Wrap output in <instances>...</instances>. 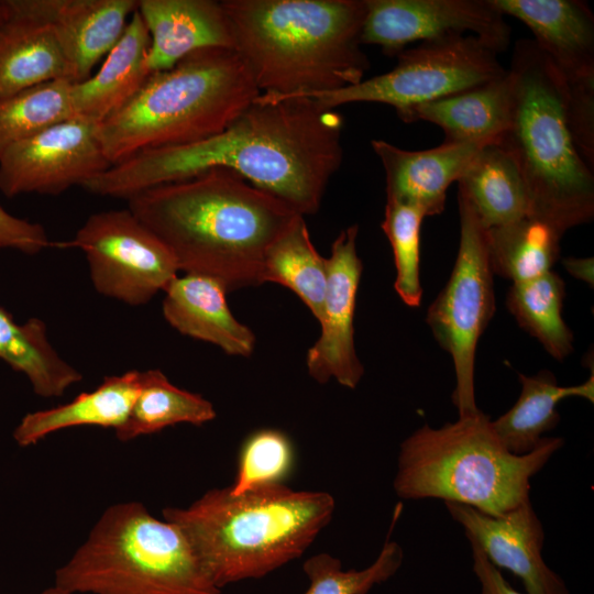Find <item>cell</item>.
Here are the masks:
<instances>
[{
    "label": "cell",
    "instance_id": "9c48e42d",
    "mask_svg": "<svg viewBox=\"0 0 594 594\" xmlns=\"http://www.w3.org/2000/svg\"><path fill=\"white\" fill-rule=\"evenodd\" d=\"M497 53L473 35L451 34L399 52L395 67L334 91L309 97L329 109L353 102L392 106L402 119L414 107L504 76Z\"/></svg>",
    "mask_w": 594,
    "mask_h": 594
},
{
    "label": "cell",
    "instance_id": "30bf717a",
    "mask_svg": "<svg viewBox=\"0 0 594 594\" xmlns=\"http://www.w3.org/2000/svg\"><path fill=\"white\" fill-rule=\"evenodd\" d=\"M458 204L460 242L455 263L446 286L430 304L426 322L438 344L452 358V402L459 416H468L480 410L474 383L476 348L495 314V295L486 229L459 191Z\"/></svg>",
    "mask_w": 594,
    "mask_h": 594
},
{
    "label": "cell",
    "instance_id": "d4e9b609",
    "mask_svg": "<svg viewBox=\"0 0 594 594\" xmlns=\"http://www.w3.org/2000/svg\"><path fill=\"white\" fill-rule=\"evenodd\" d=\"M458 186L486 229L530 216L529 195L520 170L498 143L477 151Z\"/></svg>",
    "mask_w": 594,
    "mask_h": 594
},
{
    "label": "cell",
    "instance_id": "74e56055",
    "mask_svg": "<svg viewBox=\"0 0 594 594\" xmlns=\"http://www.w3.org/2000/svg\"><path fill=\"white\" fill-rule=\"evenodd\" d=\"M562 265L574 278L580 279L591 287L594 285V261L593 257H565Z\"/></svg>",
    "mask_w": 594,
    "mask_h": 594
},
{
    "label": "cell",
    "instance_id": "83f0119b",
    "mask_svg": "<svg viewBox=\"0 0 594 594\" xmlns=\"http://www.w3.org/2000/svg\"><path fill=\"white\" fill-rule=\"evenodd\" d=\"M485 235L493 274L513 283L530 280L552 271L560 257L563 237L531 216L488 228Z\"/></svg>",
    "mask_w": 594,
    "mask_h": 594
},
{
    "label": "cell",
    "instance_id": "f1b7e54d",
    "mask_svg": "<svg viewBox=\"0 0 594 594\" xmlns=\"http://www.w3.org/2000/svg\"><path fill=\"white\" fill-rule=\"evenodd\" d=\"M327 274V258L314 246L305 217L297 215L268 248L261 270V284L271 282L289 288L319 321Z\"/></svg>",
    "mask_w": 594,
    "mask_h": 594
},
{
    "label": "cell",
    "instance_id": "ffe728a7",
    "mask_svg": "<svg viewBox=\"0 0 594 594\" xmlns=\"http://www.w3.org/2000/svg\"><path fill=\"white\" fill-rule=\"evenodd\" d=\"M163 316L179 333L212 343L230 355L250 356L253 331L232 315L227 290L216 279L185 274L165 288Z\"/></svg>",
    "mask_w": 594,
    "mask_h": 594
},
{
    "label": "cell",
    "instance_id": "ac0fdd59",
    "mask_svg": "<svg viewBox=\"0 0 594 594\" xmlns=\"http://www.w3.org/2000/svg\"><path fill=\"white\" fill-rule=\"evenodd\" d=\"M371 146L384 168L386 200L417 206L426 217H433L444 210L449 187L484 145L443 142L429 150L408 151L372 140Z\"/></svg>",
    "mask_w": 594,
    "mask_h": 594
},
{
    "label": "cell",
    "instance_id": "7402d4cb",
    "mask_svg": "<svg viewBox=\"0 0 594 594\" xmlns=\"http://www.w3.org/2000/svg\"><path fill=\"white\" fill-rule=\"evenodd\" d=\"M513 107L508 69L497 79L410 109L400 120L427 121L440 127L448 143L486 145L506 132Z\"/></svg>",
    "mask_w": 594,
    "mask_h": 594
},
{
    "label": "cell",
    "instance_id": "5bb4252c",
    "mask_svg": "<svg viewBox=\"0 0 594 594\" xmlns=\"http://www.w3.org/2000/svg\"><path fill=\"white\" fill-rule=\"evenodd\" d=\"M504 14L522 22L552 63L568 91L571 119L594 123V14L580 0H492Z\"/></svg>",
    "mask_w": 594,
    "mask_h": 594
},
{
    "label": "cell",
    "instance_id": "3957f363",
    "mask_svg": "<svg viewBox=\"0 0 594 594\" xmlns=\"http://www.w3.org/2000/svg\"><path fill=\"white\" fill-rule=\"evenodd\" d=\"M233 50L261 94L308 96L354 86L370 61L361 48L366 0H223Z\"/></svg>",
    "mask_w": 594,
    "mask_h": 594
},
{
    "label": "cell",
    "instance_id": "44dd1931",
    "mask_svg": "<svg viewBox=\"0 0 594 594\" xmlns=\"http://www.w3.org/2000/svg\"><path fill=\"white\" fill-rule=\"evenodd\" d=\"M0 24V100L53 80L76 84L74 67L52 26L7 0Z\"/></svg>",
    "mask_w": 594,
    "mask_h": 594
},
{
    "label": "cell",
    "instance_id": "7a4b0ae2",
    "mask_svg": "<svg viewBox=\"0 0 594 594\" xmlns=\"http://www.w3.org/2000/svg\"><path fill=\"white\" fill-rule=\"evenodd\" d=\"M128 209L172 252L179 271L227 293L261 284L268 248L299 215L227 168L143 190Z\"/></svg>",
    "mask_w": 594,
    "mask_h": 594
},
{
    "label": "cell",
    "instance_id": "836d02e7",
    "mask_svg": "<svg viewBox=\"0 0 594 594\" xmlns=\"http://www.w3.org/2000/svg\"><path fill=\"white\" fill-rule=\"evenodd\" d=\"M403 559L402 547L389 538L376 560L362 570H343L338 558L326 552L315 554L302 565L310 582L304 594H367L374 585L392 578Z\"/></svg>",
    "mask_w": 594,
    "mask_h": 594
},
{
    "label": "cell",
    "instance_id": "4316f807",
    "mask_svg": "<svg viewBox=\"0 0 594 594\" xmlns=\"http://www.w3.org/2000/svg\"><path fill=\"white\" fill-rule=\"evenodd\" d=\"M0 360L24 374L41 397H59L82 375L51 344L46 324L31 318L23 324L0 306Z\"/></svg>",
    "mask_w": 594,
    "mask_h": 594
},
{
    "label": "cell",
    "instance_id": "f35d334b",
    "mask_svg": "<svg viewBox=\"0 0 594 594\" xmlns=\"http://www.w3.org/2000/svg\"><path fill=\"white\" fill-rule=\"evenodd\" d=\"M40 594H74V593H70V592H68V591H66V590H64V588H62L59 586L54 585L52 587H48V588L44 590Z\"/></svg>",
    "mask_w": 594,
    "mask_h": 594
},
{
    "label": "cell",
    "instance_id": "e0dca14e",
    "mask_svg": "<svg viewBox=\"0 0 594 594\" xmlns=\"http://www.w3.org/2000/svg\"><path fill=\"white\" fill-rule=\"evenodd\" d=\"M25 12L47 22L74 67L76 82L113 48L139 0H15Z\"/></svg>",
    "mask_w": 594,
    "mask_h": 594
},
{
    "label": "cell",
    "instance_id": "52a82bcc",
    "mask_svg": "<svg viewBox=\"0 0 594 594\" xmlns=\"http://www.w3.org/2000/svg\"><path fill=\"white\" fill-rule=\"evenodd\" d=\"M563 444L543 437L534 451L513 454L481 410L440 428L426 424L400 444L394 491L402 499L438 498L499 517L529 499L531 477Z\"/></svg>",
    "mask_w": 594,
    "mask_h": 594
},
{
    "label": "cell",
    "instance_id": "d6a6232c",
    "mask_svg": "<svg viewBox=\"0 0 594 594\" xmlns=\"http://www.w3.org/2000/svg\"><path fill=\"white\" fill-rule=\"evenodd\" d=\"M425 218V212L417 206L386 200L381 228L393 250L395 292L409 307H419L422 297L420 231Z\"/></svg>",
    "mask_w": 594,
    "mask_h": 594
},
{
    "label": "cell",
    "instance_id": "6da1fadb",
    "mask_svg": "<svg viewBox=\"0 0 594 594\" xmlns=\"http://www.w3.org/2000/svg\"><path fill=\"white\" fill-rule=\"evenodd\" d=\"M342 130L341 114L312 98L261 94L222 132L189 144L141 151L82 188L128 200L148 188L221 167L305 217L317 212L342 164Z\"/></svg>",
    "mask_w": 594,
    "mask_h": 594
},
{
    "label": "cell",
    "instance_id": "603a6c76",
    "mask_svg": "<svg viewBox=\"0 0 594 594\" xmlns=\"http://www.w3.org/2000/svg\"><path fill=\"white\" fill-rule=\"evenodd\" d=\"M150 45V33L136 10L99 70L73 84L76 116L100 123L124 105L151 74L146 66Z\"/></svg>",
    "mask_w": 594,
    "mask_h": 594
},
{
    "label": "cell",
    "instance_id": "7c38bea8",
    "mask_svg": "<svg viewBox=\"0 0 594 594\" xmlns=\"http://www.w3.org/2000/svg\"><path fill=\"white\" fill-rule=\"evenodd\" d=\"M112 164L106 156L99 123L73 117L22 140L0 154V191L59 195L84 186Z\"/></svg>",
    "mask_w": 594,
    "mask_h": 594
},
{
    "label": "cell",
    "instance_id": "ab89813d",
    "mask_svg": "<svg viewBox=\"0 0 594 594\" xmlns=\"http://www.w3.org/2000/svg\"><path fill=\"white\" fill-rule=\"evenodd\" d=\"M9 8L7 0H0V24L8 18Z\"/></svg>",
    "mask_w": 594,
    "mask_h": 594
},
{
    "label": "cell",
    "instance_id": "8992f818",
    "mask_svg": "<svg viewBox=\"0 0 594 594\" xmlns=\"http://www.w3.org/2000/svg\"><path fill=\"white\" fill-rule=\"evenodd\" d=\"M260 95L233 48L195 51L151 73L99 123V139L112 165L144 150L194 143L226 130Z\"/></svg>",
    "mask_w": 594,
    "mask_h": 594
},
{
    "label": "cell",
    "instance_id": "8d00e7d4",
    "mask_svg": "<svg viewBox=\"0 0 594 594\" xmlns=\"http://www.w3.org/2000/svg\"><path fill=\"white\" fill-rule=\"evenodd\" d=\"M472 549L473 571L480 582V594H524L516 591L502 575L499 569L494 566L480 546L468 539ZM527 594V593H526Z\"/></svg>",
    "mask_w": 594,
    "mask_h": 594
},
{
    "label": "cell",
    "instance_id": "484cf974",
    "mask_svg": "<svg viewBox=\"0 0 594 594\" xmlns=\"http://www.w3.org/2000/svg\"><path fill=\"white\" fill-rule=\"evenodd\" d=\"M521 391L514 406L497 419L492 427L503 446L513 454L524 455L536 449L543 433L552 430L560 421L558 404L570 397L594 400V377L579 385L560 386L557 377L548 370L535 375L518 374Z\"/></svg>",
    "mask_w": 594,
    "mask_h": 594
},
{
    "label": "cell",
    "instance_id": "d590c367",
    "mask_svg": "<svg viewBox=\"0 0 594 594\" xmlns=\"http://www.w3.org/2000/svg\"><path fill=\"white\" fill-rule=\"evenodd\" d=\"M48 245L46 231L40 223L18 218L0 206V249L36 254Z\"/></svg>",
    "mask_w": 594,
    "mask_h": 594
},
{
    "label": "cell",
    "instance_id": "4fadbf2b",
    "mask_svg": "<svg viewBox=\"0 0 594 594\" xmlns=\"http://www.w3.org/2000/svg\"><path fill=\"white\" fill-rule=\"evenodd\" d=\"M451 34L477 37L499 54L512 29L492 0H366L361 43L397 55L415 42Z\"/></svg>",
    "mask_w": 594,
    "mask_h": 594
},
{
    "label": "cell",
    "instance_id": "5b68a950",
    "mask_svg": "<svg viewBox=\"0 0 594 594\" xmlns=\"http://www.w3.org/2000/svg\"><path fill=\"white\" fill-rule=\"evenodd\" d=\"M508 73L512 114L497 143L520 170L530 216L564 234L594 217V168L575 142L566 86L530 38L516 42Z\"/></svg>",
    "mask_w": 594,
    "mask_h": 594
},
{
    "label": "cell",
    "instance_id": "277c9868",
    "mask_svg": "<svg viewBox=\"0 0 594 594\" xmlns=\"http://www.w3.org/2000/svg\"><path fill=\"white\" fill-rule=\"evenodd\" d=\"M327 492L294 491L285 484L233 495L207 491L186 508L166 507L196 550L213 583L223 586L260 579L299 558L331 521Z\"/></svg>",
    "mask_w": 594,
    "mask_h": 594
},
{
    "label": "cell",
    "instance_id": "2e32d148",
    "mask_svg": "<svg viewBox=\"0 0 594 594\" xmlns=\"http://www.w3.org/2000/svg\"><path fill=\"white\" fill-rule=\"evenodd\" d=\"M444 504L465 537L480 546L494 566L517 576L527 594H570L563 579L542 558L544 531L530 498L499 517L459 503Z\"/></svg>",
    "mask_w": 594,
    "mask_h": 594
},
{
    "label": "cell",
    "instance_id": "8fae6325",
    "mask_svg": "<svg viewBox=\"0 0 594 594\" xmlns=\"http://www.w3.org/2000/svg\"><path fill=\"white\" fill-rule=\"evenodd\" d=\"M70 245L85 253L95 289L130 306L147 304L179 271L167 246L128 208L91 215Z\"/></svg>",
    "mask_w": 594,
    "mask_h": 594
},
{
    "label": "cell",
    "instance_id": "d6986e66",
    "mask_svg": "<svg viewBox=\"0 0 594 594\" xmlns=\"http://www.w3.org/2000/svg\"><path fill=\"white\" fill-rule=\"evenodd\" d=\"M138 11L151 37L150 73L168 70L195 51L234 46L220 1L139 0Z\"/></svg>",
    "mask_w": 594,
    "mask_h": 594
},
{
    "label": "cell",
    "instance_id": "1f68e13d",
    "mask_svg": "<svg viewBox=\"0 0 594 594\" xmlns=\"http://www.w3.org/2000/svg\"><path fill=\"white\" fill-rule=\"evenodd\" d=\"M59 79L0 100V154L9 146L73 117L72 86Z\"/></svg>",
    "mask_w": 594,
    "mask_h": 594
},
{
    "label": "cell",
    "instance_id": "4dcf8cb0",
    "mask_svg": "<svg viewBox=\"0 0 594 594\" xmlns=\"http://www.w3.org/2000/svg\"><path fill=\"white\" fill-rule=\"evenodd\" d=\"M564 297L565 283L553 271L513 283L506 297V306L520 328L558 361H563L574 349L573 332L562 318Z\"/></svg>",
    "mask_w": 594,
    "mask_h": 594
},
{
    "label": "cell",
    "instance_id": "cb8c5ba5",
    "mask_svg": "<svg viewBox=\"0 0 594 594\" xmlns=\"http://www.w3.org/2000/svg\"><path fill=\"white\" fill-rule=\"evenodd\" d=\"M142 372L129 371L106 376L92 392L72 402L26 414L15 427L13 438L20 447L37 443L46 436L78 426L119 429L127 421L140 392Z\"/></svg>",
    "mask_w": 594,
    "mask_h": 594
},
{
    "label": "cell",
    "instance_id": "9a60e30c",
    "mask_svg": "<svg viewBox=\"0 0 594 594\" xmlns=\"http://www.w3.org/2000/svg\"><path fill=\"white\" fill-rule=\"evenodd\" d=\"M359 226L339 233L327 257V286L322 304L321 333L306 355L309 375L320 384L334 378L355 388L364 367L354 346V310L363 264L356 252Z\"/></svg>",
    "mask_w": 594,
    "mask_h": 594
},
{
    "label": "cell",
    "instance_id": "ba28073f",
    "mask_svg": "<svg viewBox=\"0 0 594 594\" xmlns=\"http://www.w3.org/2000/svg\"><path fill=\"white\" fill-rule=\"evenodd\" d=\"M55 585L74 594H223L184 531L139 502L106 509Z\"/></svg>",
    "mask_w": 594,
    "mask_h": 594
},
{
    "label": "cell",
    "instance_id": "e575fe53",
    "mask_svg": "<svg viewBox=\"0 0 594 594\" xmlns=\"http://www.w3.org/2000/svg\"><path fill=\"white\" fill-rule=\"evenodd\" d=\"M295 465V450L290 439L278 429H260L243 441L233 483L228 486L233 495L284 484Z\"/></svg>",
    "mask_w": 594,
    "mask_h": 594
},
{
    "label": "cell",
    "instance_id": "f546056e",
    "mask_svg": "<svg viewBox=\"0 0 594 594\" xmlns=\"http://www.w3.org/2000/svg\"><path fill=\"white\" fill-rule=\"evenodd\" d=\"M213 405L199 394L172 384L160 370L142 372L140 392L116 437L129 441L177 424L201 426L216 418Z\"/></svg>",
    "mask_w": 594,
    "mask_h": 594
}]
</instances>
